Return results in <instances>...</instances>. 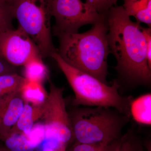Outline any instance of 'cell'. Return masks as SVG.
I'll return each mask as SVG.
<instances>
[{"instance_id":"20","label":"cell","mask_w":151,"mask_h":151,"mask_svg":"<svg viewBox=\"0 0 151 151\" xmlns=\"http://www.w3.org/2000/svg\"><path fill=\"white\" fill-rule=\"evenodd\" d=\"M67 145L56 138L45 137L37 150L40 151H66Z\"/></svg>"},{"instance_id":"17","label":"cell","mask_w":151,"mask_h":151,"mask_svg":"<svg viewBox=\"0 0 151 151\" xmlns=\"http://www.w3.org/2000/svg\"><path fill=\"white\" fill-rule=\"evenodd\" d=\"M122 138L110 143L84 144L75 142L70 151H118Z\"/></svg>"},{"instance_id":"6","label":"cell","mask_w":151,"mask_h":151,"mask_svg":"<svg viewBox=\"0 0 151 151\" xmlns=\"http://www.w3.org/2000/svg\"><path fill=\"white\" fill-rule=\"evenodd\" d=\"M63 91L50 81L49 92L41 106V119L45 127V136L56 138L68 145L74 138Z\"/></svg>"},{"instance_id":"24","label":"cell","mask_w":151,"mask_h":151,"mask_svg":"<svg viewBox=\"0 0 151 151\" xmlns=\"http://www.w3.org/2000/svg\"><path fill=\"white\" fill-rule=\"evenodd\" d=\"M0 151H9V150H8L6 148H0Z\"/></svg>"},{"instance_id":"22","label":"cell","mask_w":151,"mask_h":151,"mask_svg":"<svg viewBox=\"0 0 151 151\" xmlns=\"http://www.w3.org/2000/svg\"><path fill=\"white\" fill-rule=\"evenodd\" d=\"M146 37L147 44V58L149 67L151 68V28H142Z\"/></svg>"},{"instance_id":"10","label":"cell","mask_w":151,"mask_h":151,"mask_svg":"<svg viewBox=\"0 0 151 151\" xmlns=\"http://www.w3.org/2000/svg\"><path fill=\"white\" fill-rule=\"evenodd\" d=\"M41 106H33L29 103L25 102L21 114L9 133L27 134L34 126L35 122L41 119Z\"/></svg>"},{"instance_id":"11","label":"cell","mask_w":151,"mask_h":151,"mask_svg":"<svg viewBox=\"0 0 151 151\" xmlns=\"http://www.w3.org/2000/svg\"><path fill=\"white\" fill-rule=\"evenodd\" d=\"M131 118L138 124L145 126L151 124V94L141 95L132 100L130 105Z\"/></svg>"},{"instance_id":"15","label":"cell","mask_w":151,"mask_h":151,"mask_svg":"<svg viewBox=\"0 0 151 151\" xmlns=\"http://www.w3.org/2000/svg\"><path fill=\"white\" fill-rule=\"evenodd\" d=\"M1 140L10 151H35L37 149L27 135L24 134L9 133Z\"/></svg>"},{"instance_id":"14","label":"cell","mask_w":151,"mask_h":151,"mask_svg":"<svg viewBox=\"0 0 151 151\" xmlns=\"http://www.w3.org/2000/svg\"><path fill=\"white\" fill-rule=\"evenodd\" d=\"M41 56L33 58L24 65V76L28 81L42 83L47 77L48 70Z\"/></svg>"},{"instance_id":"1","label":"cell","mask_w":151,"mask_h":151,"mask_svg":"<svg viewBox=\"0 0 151 151\" xmlns=\"http://www.w3.org/2000/svg\"><path fill=\"white\" fill-rule=\"evenodd\" d=\"M105 16L110 52L117 60L118 73L129 83L149 85L151 68L142 27L132 21L122 6L111 8L105 12Z\"/></svg>"},{"instance_id":"7","label":"cell","mask_w":151,"mask_h":151,"mask_svg":"<svg viewBox=\"0 0 151 151\" xmlns=\"http://www.w3.org/2000/svg\"><path fill=\"white\" fill-rule=\"evenodd\" d=\"M52 14L55 21L53 30L57 35L78 32L81 27L100 20L105 13H99L81 0H53Z\"/></svg>"},{"instance_id":"5","label":"cell","mask_w":151,"mask_h":151,"mask_svg":"<svg viewBox=\"0 0 151 151\" xmlns=\"http://www.w3.org/2000/svg\"><path fill=\"white\" fill-rule=\"evenodd\" d=\"M53 0H8L13 17L29 36L42 57L56 52L51 36Z\"/></svg>"},{"instance_id":"3","label":"cell","mask_w":151,"mask_h":151,"mask_svg":"<svg viewBox=\"0 0 151 151\" xmlns=\"http://www.w3.org/2000/svg\"><path fill=\"white\" fill-rule=\"evenodd\" d=\"M62 70L74 93L73 105L115 108L131 119L130 105L134 99L119 93L120 85L115 80L111 85L69 65L57 51L51 56Z\"/></svg>"},{"instance_id":"12","label":"cell","mask_w":151,"mask_h":151,"mask_svg":"<svg viewBox=\"0 0 151 151\" xmlns=\"http://www.w3.org/2000/svg\"><path fill=\"white\" fill-rule=\"evenodd\" d=\"M124 8L130 17H134L137 22L151 27V0H124Z\"/></svg>"},{"instance_id":"21","label":"cell","mask_w":151,"mask_h":151,"mask_svg":"<svg viewBox=\"0 0 151 151\" xmlns=\"http://www.w3.org/2000/svg\"><path fill=\"white\" fill-rule=\"evenodd\" d=\"M118 0H85V3L92 6L97 12L103 14L116 4Z\"/></svg>"},{"instance_id":"8","label":"cell","mask_w":151,"mask_h":151,"mask_svg":"<svg viewBox=\"0 0 151 151\" xmlns=\"http://www.w3.org/2000/svg\"><path fill=\"white\" fill-rule=\"evenodd\" d=\"M38 56L35 44L20 27L0 32V56L12 65H24Z\"/></svg>"},{"instance_id":"18","label":"cell","mask_w":151,"mask_h":151,"mask_svg":"<svg viewBox=\"0 0 151 151\" xmlns=\"http://www.w3.org/2000/svg\"><path fill=\"white\" fill-rule=\"evenodd\" d=\"M144 146L139 136L134 130L129 129L122 135V142L118 151H145Z\"/></svg>"},{"instance_id":"25","label":"cell","mask_w":151,"mask_h":151,"mask_svg":"<svg viewBox=\"0 0 151 151\" xmlns=\"http://www.w3.org/2000/svg\"><path fill=\"white\" fill-rule=\"evenodd\" d=\"M8 0H0V1H7Z\"/></svg>"},{"instance_id":"2","label":"cell","mask_w":151,"mask_h":151,"mask_svg":"<svg viewBox=\"0 0 151 151\" xmlns=\"http://www.w3.org/2000/svg\"><path fill=\"white\" fill-rule=\"evenodd\" d=\"M84 33L57 35V52L65 62L78 70L108 84V58L110 50L105 15Z\"/></svg>"},{"instance_id":"9","label":"cell","mask_w":151,"mask_h":151,"mask_svg":"<svg viewBox=\"0 0 151 151\" xmlns=\"http://www.w3.org/2000/svg\"><path fill=\"white\" fill-rule=\"evenodd\" d=\"M20 91L6 94L0 100V139L16 124L24 105Z\"/></svg>"},{"instance_id":"4","label":"cell","mask_w":151,"mask_h":151,"mask_svg":"<svg viewBox=\"0 0 151 151\" xmlns=\"http://www.w3.org/2000/svg\"><path fill=\"white\" fill-rule=\"evenodd\" d=\"M68 113L76 142L110 143L119 139L130 118L110 107L77 106Z\"/></svg>"},{"instance_id":"23","label":"cell","mask_w":151,"mask_h":151,"mask_svg":"<svg viewBox=\"0 0 151 151\" xmlns=\"http://www.w3.org/2000/svg\"><path fill=\"white\" fill-rule=\"evenodd\" d=\"M14 66L0 56V76L15 73Z\"/></svg>"},{"instance_id":"13","label":"cell","mask_w":151,"mask_h":151,"mask_svg":"<svg viewBox=\"0 0 151 151\" xmlns=\"http://www.w3.org/2000/svg\"><path fill=\"white\" fill-rule=\"evenodd\" d=\"M25 102L33 106H42L47 98V93L42 83L26 80L20 90Z\"/></svg>"},{"instance_id":"16","label":"cell","mask_w":151,"mask_h":151,"mask_svg":"<svg viewBox=\"0 0 151 151\" xmlns=\"http://www.w3.org/2000/svg\"><path fill=\"white\" fill-rule=\"evenodd\" d=\"M26 79L16 73L0 76V89L5 95L19 92Z\"/></svg>"},{"instance_id":"19","label":"cell","mask_w":151,"mask_h":151,"mask_svg":"<svg viewBox=\"0 0 151 151\" xmlns=\"http://www.w3.org/2000/svg\"><path fill=\"white\" fill-rule=\"evenodd\" d=\"M13 18L7 1H0V32L13 28Z\"/></svg>"}]
</instances>
